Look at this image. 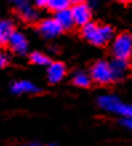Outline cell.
I'll return each instance as SVG.
<instances>
[{
  "instance_id": "obj_19",
  "label": "cell",
  "mask_w": 132,
  "mask_h": 146,
  "mask_svg": "<svg viewBox=\"0 0 132 146\" xmlns=\"http://www.w3.org/2000/svg\"><path fill=\"white\" fill-rule=\"evenodd\" d=\"M47 1H48V0H33L35 5H37V7H45V5H47Z\"/></svg>"
},
{
  "instance_id": "obj_4",
  "label": "cell",
  "mask_w": 132,
  "mask_h": 146,
  "mask_svg": "<svg viewBox=\"0 0 132 146\" xmlns=\"http://www.w3.org/2000/svg\"><path fill=\"white\" fill-rule=\"evenodd\" d=\"M91 79L97 84H108L115 80L111 64L106 60H97L91 67Z\"/></svg>"
},
{
  "instance_id": "obj_23",
  "label": "cell",
  "mask_w": 132,
  "mask_h": 146,
  "mask_svg": "<svg viewBox=\"0 0 132 146\" xmlns=\"http://www.w3.org/2000/svg\"><path fill=\"white\" fill-rule=\"evenodd\" d=\"M27 146H41V145H39V143H30V145H27Z\"/></svg>"
},
{
  "instance_id": "obj_17",
  "label": "cell",
  "mask_w": 132,
  "mask_h": 146,
  "mask_svg": "<svg viewBox=\"0 0 132 146\" xmlns=\"http://www.w3.org/2000/svg\"><path fill=\"white\" fill-rule=\"evenodd\" d=\"M7 63H8V56H7L3 51H0V68L4 67Z\"/></svg>"
},
{
  "instance_id": "obj_2",
  "label": "cell",
  "mask_w": 132,
  "mask_h": 146,
  "mask_svg": "<svg viewBox=\"0 0 132 146\" xmlns=\"http://www.w3.org/2000/svg\"><path fill=\"white\" fill-rule=\"evenodd\" d=\"M97 105L106 111L120 115L123 118L132 117V105L124 103L115 95H101L97 98Z\"/></svg>"
},
{
  "instance_id": "obj_15",
  "label": "cell",
  "mask_w": 132,
  "mask_h": 146,
  "mask_svg": "<svg viewBox=\"0 0 132 146\" xmlns=\"http://www.w3.org/2000/svg\"><path fill=\"white\" fill-rule=\"evenodd\" d=\"M71 0H48L47 1V8L49 11H53V12H59V11H63V9H67L71 7Z\"/></svg>"
},
{
  "instance_id": "obj_3",
  "label": "cell",
  "mask_w": 132,
  "mask_h": 146,
  "mask_svg": "<svg viewBox=\"0 0 132 146\" xmlns=\"http://www.w3.org/2000/svg\"><path fill=\"white\" fill-rule=\"evenodd\" d=\"M112 55L116 59H124L128 60L132 55V35L131 34H120L114 39L112 43Z\"/></svg>"
},
{
  "instance_id": "obj_5",
  "label": "cell",
  "mask_w": 132,
  "mask_h": 146,
  "mask_svg": "<svg viewBox=\"0 0 132 146\" xmlns=\"http://www.w3.org/2000/svg\"><path fill=\"white\" fill-rule=\"evenodd\" d=\"M71 13H72L75 26L83 27V26H85L87 23L91 22V9H89V5H88L85 1L72 4V7H71Z\"/></svg>"
},
{
  "instance_id": "obj_6",
  "label": "cell",
  "mask_w": 132,
  "mask_h": 146,
  "mask_svg": "<svg viewBox=\"0 0 132 146\" xmlns=\"http://www.w3.org/2000/svg\"><path fill=\"white\" fill-rule=\"evenodd\" d=\"M62 27L57 24L55 19H44L39 23V32L45 39H53L57 35H60Z\"/></svg>"
},
{
  "instance_id": "obj_18",
  "label": "cell",
  "mask_w": 132,
  "mask_h": 146,
  "mask_svg": "<svg viewBox=\"0 0 132 146\" xmlns=\"http://www.w3.org/2000/svg\"><path fill=\"white\" fill-rule=\"evenodd\" d=\"M121 123H123L125 127L129 129V130H132V117H129V118H123Z\"/></svg>"
},
{
  "instance_id": "obj_7",
  "label": "cell",
  "mask_w": 132,
  "mask_h": 146,
  "mask_svg": "<svg viewBox=\"0 0 132 146\" xmlns=\"http://www.w3.org/2000/svg\"><path fill=\"white\" fill-rule=\"evenodd\" d=\"M67 72L66 66L63 64L62 62H53L48 64V68H47V79H48L49 83H59L60 80L64 79Z\"/></svg>"
},
{
  "instance_id": "obj_13",
  "label": "cell",
  "mask_w": 132,
  "mask_h": 146,
  "mask_svg": "<svg viewBox=\"0 0 132 146\" xmlns=\"http://www.w3.org/2000/svg\"><path fill=\"white\" fill-rule=\"evenodd\" d=\"M13 32V24L9 20H0V43H8Z\"/></svg>"
},
{
  "instance_id": "obj_11",
  "label": "cell",
  "mask_w": 132,
  "mask_h": 146,
  "mask_svg": "<svg viewBox=\"0 0 132 146\" xmlns=\"http://www.w3.org/2000/svg\"><path fill=\"white\" fill-rule=\"evenodd\" d=\"M18 11H19V15L23 20L26 22H35L37 19V12L36 9L33 8V5H31L28 1H24L22 4L18 5Z\"/></svg>"
},
{
  "instance_id": "obj_21",
  "label": "cell",
  "mask_w": 132,
  "mask_h": 146,
  "mask_svg": "<svg viewBox=\"0 0 132 146\" xmlns=\"http://www.w3.org/2000/svg\"><path fill=\"white\" fill-rule=\"evenodd\" d=\"M71 1H72V4H76V3H83L85 0H71Z\"/></svg>"
},
{
  "instance_id": "obj_10",
  "label": "cell",
  "mask_w": 132,
  "mask_h": 146,
  "mask_svg": "<svg viewBox=\"0 0 132 146\" xmlns=\"http://www.w3.org/2000/svg\"><path fill=\"white\" fill-rule=\"evenodd\" d=\"M55 20L57 22V24L62 27L63 31H68L71 28H74L75 26V22H74V18H72V13H71V8L63 9V11H59V12H55Z\"/></svg>"
},
{
  "instance_id": "obj_8",
  "label": "cell",
  "mask_w": 132,
  "mask_h": 146,
  "mask_svg": "<svg viewBox=\"0 0 132 146\" xmlns=\"http://www.w3.org/2000/svg\"><path fill=\"white\" fill-rule=\"evenodd\" d=\"M8 44L13 52L19 54V55H24L28 51V42L22 32L13 31L8 40Z\"/></svg>"
},
{
  "instance_id": "obj_24",
  "label": "cell",
  "mask_w": 132,
  "mask_h": 146,
  "mask_svg": "<svg viewBox=\"0 0 132 146\" xmlns=\"http://www.w3.org/2000/svg\"><path fill=\"white\" fill-rule=\"evenodd\" d=\"M49 146H56V145H49Z\"/></svg>"
},
{
  "instance_id": "obj_14",
  "label": "cell",
  "mask_w": 132,
  "mask_h": 146,
  "mask_svg": "<svg viewBox=\"0 0 132 146\" xmlns=\"http://www.w3.org/2000/svg\"><path fill=\"white\" fill-rule=\"evenodd\" d=\"M91 75H88L87 72H84V71H77L75 75H74V78H72V83L75 84V86H77V87H81V89H84V87H88L89 84H91Z\"/></svg>"
},
{
  "instance_id": "obj_9",
  "label": "cell",
  "mask_w": 132,
  "mask_h": 146,
  "mask_svg": "<svg viewBox=\"0 0 132 146\" xmlns=\"http://www.w3.org/2000/svg\"><path fill=\"white\" fill-rule=\"evenodd\" d=\"M11 91L13 94L22 95V94H37L40 93V89L30 80H19L11 86Z\"/></svg>"
},
{
  "instance_id": "obj_20",
  "label": "cell",
  "mask_w": 132,
  "mask_h": 146,
  "mask_svg": "<svg viewBox=\"0 0 132 146\" xmlns=\"http://www.w3.org/2000/svg\"><path fill=\"white\" fill-rule=\"evenodd\" d=\"M12 3H15L16 5H19V4H22V3H24V1H27V0H11Z\"/></svg>"
},
{
  "instance_id": "obj_1",
  "label": "cell",
  "mask_w": 132,
  "mask_h": 146,
  "mask_svg": "<svg viewBox=\"0 0 132 146\" xmlns=\"http://www.w3.org/2000/svg\"><path fill=\"white\" fill-rule=\"evenodd\" d=\"M81 35L93 46H104L114 38V30L110 26H100L89 22L81 27Z\"/></svg>"
},
{
  "instance_id": "obj_16",
  "label": "cell",
  "mask_w": 132,
  "mask_h": 146,
  "mask_svg": "<svg viewBox=\"0 0 132 146\" xmlns=\"http://www.w3.org/2000/svg\"><path fill=\"white\" fill-rule=\"evenodd\" d=\"M30 59H31V62L33 63V64H36V66H48L49 64V58L47 56V55H44L43 52H32L31 56H30Z\"/></svg>"
},
{
  "instance_id": "obj_12",
  "label": "cell",
  "mask_w": 132,
  "mask_h": 146,
  "mask_svg": "<svg viewBox=\"0 0 132 146\" xmlns=\"http://www.w3.org/2000/svg\"><path fill=\"white\" fill-rule=\"evenodd\" d=\"M110 64H111V68H112V72H114L115 79L123 78L128 70V62L124 60V59H116L115 58Z\"/></svg>"
},
{
  "instance_id": "obj_22",
  "label": "cell",
  "mask_w": 132,
  "mask_h": 146,
  "mask_svg": "<svg viewBox=\"0 0 132 146\" xmlns=\"http://www.w3.org/2000/svg\"><path fill=\"white\" fill-rule=\"evenodd\" d=\"M118 1H120V3H131L132 0H118Z\"/></svg>"
}]
</instances>
